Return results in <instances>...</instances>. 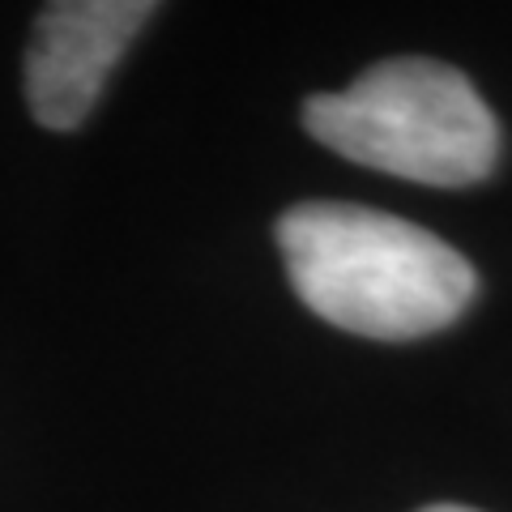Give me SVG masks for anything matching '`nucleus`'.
<instances>
[{
	"label": "nucleus",
	"mask_w": 512,
	"mask_h": 512,
	"mask_svg": "<svg viewBox=\"0 0 512 512\" xmlns=\"http://www.w3.org/2000/svg\"><path fill=\"white\" fill-rule=\"evenodd\" d=\"M278 248L295 295L320 320L376 342L440 333L478 291L457 248L367 205L303 201L278 218Z\"/></svg>",
	"instance_id": "obj_1"
},
{
	"label": "nucleus",
	"mask_w": 512,
	"mask_h": 512,
	"mask_svg": "<svg viewBox=\"0 0 512 512\" xmlns=\"http://www.w3.org/2000/svg\"><path fill=\"white\" fill-rule=\"evenodd\" d=\"M303 128L350 163L431 188L478 184L500 158L483 94L461 69L427 56L380 60L346 90L312 94Z\"/></svg>",
	"instance_id": "obj_2"
},
{
	"label": "nucleus",
	"mask_w": 512,
	"mask_h": 512,
	"mask_svg": "<svg viewBox=\"0 0 512 512\" xmlns=\"http://www.w3.org/2000/svg\"><path fill=\"white\" fill-rule=\"evenodd\" d=\"M150 0H56L26 47V103L56 133L77 128L99 103L124 47L154 18Z\"/></svg>",
	"instance_id": "obj_3"
},
{
	"label": "nucleus",
	"mask_w": 512,
	"mask_h": 512,
	"mask_svg": "<svg viewBox=\"0 0 512 512\" xmlns=\"http://www.w3.org/2000/svg\"><path fill=\"white\" fill-rule=\"evenodd\" d=\"M423 512H478V508H466V504H431Z\"/></svg>",
	"instance_id": "obj_4"
}]
</instances>
